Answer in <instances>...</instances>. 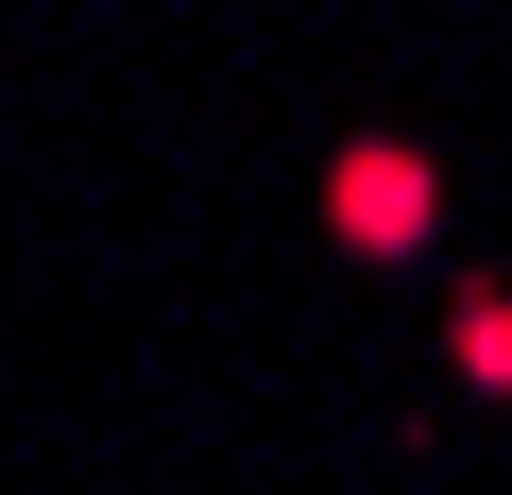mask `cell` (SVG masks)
Returning <instances> with one entry per match:
<instances>
[{"label": "cell", "mask_w": 512, "mask_h": 495, "mask_svg": "<svg viewBox=\"0 0 512 495\" xmlns=\"http://www.w3.org/2000/svg\"><path fill=\"white\" fill-rule=\"evenodd\" d=\"M325 239L376 257V274H410L427 239H444V154L427 137H342L325 154Z\"/></svg>", "instance_id": "1"}, {"label": "cell", "mask_w": 512, "mask_h": 495, "mask_svg": "<svg viewBox=\"0 0 512 495\" xmlns=\"http://www.w3.org/2000/svg\"><path fill=\"white\" fill-rule=\"evenodd\" d=\"M444 359H461V393H512V291H461L444 308Z\"/></svg>", "instance_id": "2"}]
</instances>
